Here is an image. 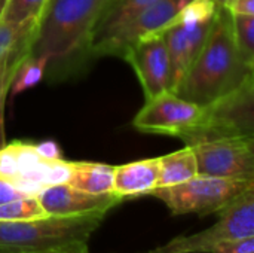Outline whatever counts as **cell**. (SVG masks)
Segmentation results:
<instances>
[{
    "label": "cell",
    "instance_id": "cell-6",
    "mask_svg": "<svg viewBox=\"0 0 254 253\" xmlns=\"http://www.w3.org/2000/svg\"><path fill=\"white\" fill-rule=\"evenodd\" d=\"M210 228L192 236H179L146 253H213L222 243L254 237V186L219 213Z\"/></svg>",
    "mask_w": 254,
    "mask_h": 253
},
{
    "label": "cell",
    "instance_id": "cell-12",
    "mask_svg": "<svg viewBox=\"0 0 254 253\" xmlns=\"http://www.w3.org/2000/svg\"><path fill=\"white\" fill-rule=\"evenodd\" d=\"M214 18V16H213ZM213 18L202 21L173 19L162 31L171 64V91L177 88L199 51L202 49L211 28Z\"/></svg>",
    "mask_w": 254,
    "mask_h": 253
},
{
    "label": "cell",
    "instance_id": "cell-28",
    "mask_svg": "<svg viewBox=\"0 0 254 253\" xmlns=\"http://www.w3.org/2000/svg\"><path fill=\"white\" fill-rule=\"evenodd\" d=\"M6 1H7V0H0V19H1V15H3V10H4V6H6Z\"/></svg>",
    "mask_w": 254,
    "mask_h": 253
},
{
    "label": "cell",
    "instance_id": "cell-7",
    "mask_svg": "<svg viewBox=\"0 0 254 253\" xmlns=\"http://www.w3.org/2000/svg\"><path fill=\"white\" fill-rule=\"evenodd\" d=\"M70 161L42 157L34 143L12 142L0 149V176L28 195H36L49 185L65 182Z\"/></svg>",
    "mask_w": 254,
    "mask_h": 253
},
{
    "label": "cell",
    "instance_id": "cell-30",
    "mask_svg": "<svg viewBox=\"0 0 254 253\" xmlns=\"http://www.w3.org/2000/svg\"><path fill=\"white\" fill-rule=\"evenodd\" d=\"M88 253H89V252H88Z\"/></svg>",
    "mask_w": 254,
    "mask_h": 253
},
{
    "label": "cell",
    "instance_id": "cell-8",
    "mask_svg": "<svg viewBox=\"0 0 254 253\" xmlns=\"http://www.w3.org/2000/svg\"><path fill=\"white\" fill-rule=\"evenodd\" d=\"M190 0H158L125 21L106 39L95 43L89 54L92 55H116L124 57L125 52L140 39L161 33L179 13V10Z\"/></svg>",
    "mask_w": 254,
    "mask_h": 253
},
{
    "label": "cell",
    "instance_id": "cell-19",
    "mask_svg": "<svg viewBox=\"0 0 254 253\" xmlns=\"http://www.w3.org/2000/svg\"><path fill=\"white\" fill-rule=\"evenodd\" d=\"M39 19L31 18L22 22L0 21V60L16 49L33 42V34L37 28Z\"/></svg>",
    "mask_w": 254,
    "mask_h": 253
},
{
    "label": "cell",
    "instance_id": "cell-27",
    "mask_svg": "<svg viewBox=\"0 0 254 253\" xmlns=\"http://www.w3.org/2000/svg\"><path fill=\"white\" fill-rule=\"evenodd\" d=\"M34 148L42 157H45L48 160H61V151H60L58 145L52 140L34 143Z\"/></svg>",
    "mask_w": 254,
    "mask_h": 253
},
{
    "label": "cell",
    "instance_id": "cell-2",
    "mask_svg": "<svg viewBox=\"0 0 254 253\" xmlns=\"http://www.w3.org/2000/svg\"><path fill=\"white\" fill-rule=\"evenodd\" d=\"M107 0H49L33 34L30 55L46 57L49 67L89 54Z\"/></svg>",
    "mask_w": 254,
    "mask_h": 253
},
{
    "label": "cell",
    "instance_id": "cell-26",
    "mask_svg": "<svg viewBox=\"0 0 254 253\" xmlns=\"http://www.w3.org/2000/svg\"><path fill=\"white\" fill-rule=\"evenodd\" d=\"M88 243H73L63 248L43 249V251H28V252H0V253H88Z\"/></svg>",
    "mask_w": 254,
    "mask_h": 253
},
{
    "label": "cell",
    "instance_id": "cell-5",
    "mask_svg": "<svg viewBox=\"0 0 254 253\" xmlns=\"http://www.w3.org/2000/svg\"><path fill=\"white\" fill-rule=\"evenodd\" d=\"M253 186L254 180L196 174L179 185L155 188L149 195L161 200L173 215L207 216L219 213Z\"/></svg>",
    "mask_w": 254,
    "mask_h": 253
},
{
    "label": "cell",
    "instance_id": "cell-25",
    "mask_svg": "<svg viewBox=\"0 0 254 253\" xmlns=\"http://www.w3.org/2000/svg\"><path fill=\"white\" fill-rule=\"evenodd\" d=\"M223 6L237 15H254V0H225Z\"/></svg>",
    "mask_w": 254,
    "mask_h": 253
},
{
    "label": "cell",
    "instance_id": "cell-21",
    "mask_svg": "<svg viewBox=\"0 0 254 253\" xmlns=\"http://www.w3.org/2000/svg\"><path fill=\"white\" fill-rule=\"evenodd\" d=\"M48 216L36 195L21 197L0 204V222L31 221Z\"/></svg>",
    "mask_w": 254,
    "mask_h": 253
},
{
    "label": "cell",
    "instance_id": "cell-11",
    "mask_svg": "<svg viewBox=\"0 0 254 253\" xmlns=\"http://www.w3.org/2000/svg\"><path fill=\"white\" fill-rule=\"evenodd\" d=\"M137 73L146 100L171 91V64L161 33L135 42L122 57Z\"/></svg>",
    "mask_w": 254,
    "mask_h": 253
},
{
    "label": "cell",
    "instance_id": "cell-22",
    "mask_svg": "<svg viewBox=\"0 0 254 253\" xmlns=\"http://www.w3.org/2000/svg\"><path fill=\"white\" fill-rule=\"evenodd\" d=\"M237 49L243 61L254 69V15L231 13Z\"/></svg>",
    "mask_w": 254,
    "mask_h": 253
},
{
    "label": "cell",
    "instance_id": "cell-24",
    "mask_svg": "<svg viewBox=\"0 0 254 253\" xmlns=\"http://www.w3.org/2000/svg\"><path fill=\"white\" fill-rule=\"evenodd\" d=\"M27 195L28 194H25L24 191L16 188L13 183H10L9 180H6L4 177L0 176V204L21 198V197H27Z\"/></svg>",
    "mask_w": 254,
    "mask_h": 253
},
{
    "label": "cell",
    "instance_id": "cell-9",
    "mask_svg": "<svg viewBox=\"0 0 254 253\" xmlns=\"http://www.w3.org/2000/svg\"><path fill=\"white\" fill-rule=\"evenodd\" d=\"M202 110V106L188 101L173 91H167L146 100V104L135 115L132 125L143 133L180 139L199 122Z\"/></svg>",
    "mask_w": 254,
    "mask_h": 253
},
{
    "label": "cell",
    "instance_id": "cell-18",
    "mask_svg": "<svg viewBox=\"0 0 254 253\" xmlns=\"http://www.w3.org/2000/svg\"><path fill=\"white\" fill-rule=\"evenodd\" d=\"M31 43L16 49L15 52L3 57L0 60V149L6 145V134H4V103L6 97L10 89V84L16 75L18 67L30 54Z\"/></svg>",
    "mask_w": 254,
    "mask_h": 253
},
{
    "label": "cell",
    "instance_id": "cell-23",
    "mask_svg": "<svg viewBox=\"0 0 254 253\" xmlns=\"http://www.w3.org/2000/svg\"><path fill=\"white\" fill-rule=\"evenodd\" d=\"M49 0H7L1 19L6 22H22L31 18L40 19Z\"/></svg>",
    "mask_w": 254,
    "mask_h": 253
},
{
    "label": "cell",
    "instance_id": "cell-4",
    "mask_svg": "<svg viewBox=\"0 0 254 253\" xmlns=\"http://www.w3.org/2000/svg\"><path fill=\"white\" fill-rule=\"evenodd\" d=\"M202 107L199 122L180 137L186 146L223 139L254 137V78L234 92Z\"/></svg>",
    "mask_w": 254,
    "mask_h": 253
},
{
    "label": "cell",
    "instance_id": "cell-3",
    "mask_svg": "<svg viewBox=\"0 0 254 253\" xmlns=\"http://www.w3.org/2000/svg\"><path fill=\"white\" fill-rule=\"evenodd\" d=\"M106 213L45 216L31 221L0 222V252H28L88 243Z\"/></svg>",
    "mask_w": 254,
    "mask_h": 253
},
{
    "label": "cell",
    "instance_id": "cell-13",
    "mask_svg": "<svg viewBox=\"0 0 254 253\" xmlns=\"http://www.w3.org/2000/svg\"><path fill=\"white\" fill-rule=\"evenodd\" d=\"M36 197L48 216H80L97 212L107 213L124 201V198L115 192L89 194L79 191L65 182L49 185L39 191Z\"/></svg>",
    "mask_w": 254,
    "mask_h": 253
},
{
    "label": "cell",
    "instance_id": "cell-17",
    "mask_svg": "<svg viewBox=\"0 0 254 253\" xmlns=\"http://www.w3.org/2000/svg\"><path fill=\"white\" fill-rule=\"evenodd\" d=\"M198 174L196 157L192 146L159 157V180L158 188L183 183Z\"/></svg>",
    "mask_w": 254,
    "mask_h": 253
},
{
    "label": "cell",
    "instance_id": "cell-15",
    "mask_svg": "<svg viewBox=\"0 0 254 253\" xmlns=\"http://www.w3.org/2000/svg\"><path fill=\"white\" fill-rule=\"evenodd\" d=\"M115 167L100 163H70L65 183L89 194L113 192Z\"/></svg>",
    "mask_w": 254,
    "mask_h": 253
},
{
    "label": "cell",
    "instance_id": "cell-20",
    "mask_svg": "<svg viewBox=\"0 0 254 253\" xmlns=\"http://www.w3.org/2000/svg\"><path fill=\"white\" fill-rule=\"evenodd\" d=\"M48 63L49 61L46 57H34L28 54L16 70V75L10 84L9 94L16 95L36 86L43 79L48 70Z\"/></svg>",
    "mask_w": 254,
    "mask_h": 253
},
{
    "label": "cell",
    "instance_id": "cell-14",
    "mask_svg": "<svg viewBox=\"0 0 254 253\" xmlns=\"http://www.w3.org/2000/svg\"><path fill=\"white\" fill-rule=\"evenodd\" d=\"M159 158H149L115 167L113 192L124 200L128 197L149 195L158 188Z\"/></svg>",
    "mask_w": 254,
    "mask_h": 253
},
{
    "label": "cell",
    "instance_id": "cell-10",
    "mask_svg": "<svg viewBox=\"0 0 254 253\" xmlns=\"http://www.w3.org/2000/svg\"><path fill=\"white\" fill-rule=\"evenodd\" d=\"M192 148L198 174L254 180V137L213 140Z\"/></svg>",
    "mask_w": 254,
    "mask_h": 253
},
{
    "label": "cell",
    "instance_id": "cell-16",
    "mask_svg": "<svg viewBox=\"0 0 254 253\" xmlns=\"http://www.w3.org/2000/svg\"><path fill=\"white\" fill-rule=\"evenodd\" d=\"M158 0H107L94 30L91 48L106 39L112 31H115L125 21L135 16L138 12L153 4ZM91 51V49H89Z\"/></svg>",
    "mask_w": 254,
    "mask_h": 253
},
{
    "label": "cell",
    "instance_id": "cell-1",
    "mask_svg": "<svg viewBox=\"0 0 254 253\" xmlns=\"http://www.w3.org/2000/svg\"><path fill=\"white\" fill-rule=\"evenodd\" d=\"M252 78L254 69L243 61L234 40L231 12L217 3L207 40L174 92L188 101L207 106Z\"/></svg>",
    "mask_w": 254,
    "mask_h": 253
},
{
    "label": "cell",
    "instance_id": "cell-29",
    "mask_svg": "<svg viewBox=\"0 0 254 253\" xmlns=\"http://www.w3.org/2000/svg\"><path fill=\"white\" fill-rule=\"evenodd\" d=\"M214 1H216V3H219V4H223V1H225V0H214Z\"/></svg>",
    "mask_w": 254,
    "mask_h": 253
}]
</instances>
